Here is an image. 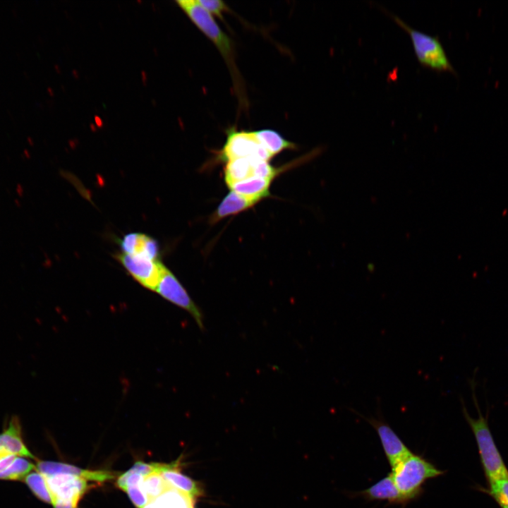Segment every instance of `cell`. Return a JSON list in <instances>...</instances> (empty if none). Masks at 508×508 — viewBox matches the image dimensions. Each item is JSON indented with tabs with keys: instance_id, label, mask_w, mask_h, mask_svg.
<instances>
[{
	"instance_id": "1",
	"label": "cell",
	"mask_w": 508,
	"mask_h": 508,
	"mask_svg": "<svg viewBox=\"0 0 508 508\" xmlns=\"http://www.w3.org/2000/svg\"><path fill=\"white\" fill-rule=\"evenodd\" d=\"M475 375L469 379L468 382L472 400L478 411L477 418L471 416L461 397L460 402L462 413L474 435L485 476L490 483L507 478L508 469L495 442L488 425V416H484L480 408L476 392Z\"/></svg>"
},
{
	"instance_id": "2",
	"label": "cell",
	"mask_w": 508,
	"mask_h": 508,
	"mask_svg": "<svg viewBox=\"0 0 508 508\" xmlns=\"http://www.w3.org/2000/svg\"><path fill=\"white\" fill-rule=\"evenodd\" d=\"M445 473L424 457L411 452L395 466L390 475L406 503L421 495L429 479Z\"/></svg>"
},
{
	"instance_id": "3",
	"label": "cell",
	"mask_w": 508,
	"mask_h": 508,
	"mask_svg": "<svg viewBox=\"0 0 508 508\" xmlns=\"http://www.w3.org/2000/svg\"><path fill=\"white\" fill-rule=\"evenodd\" d=\"M178 6L195 26L210 40L219 50L232 73L234 81L239 82V74L235 62L234 45L229 37L198 2L195 0H179Z\"/></svg>"
},
{
	"instance_id": "4",
	"label": "cell",
	"mask_w": 508,
	"mask_h": 508,
	"mask_svg": "<svg viewBox=\"0 0 508 508\" xmlns=\"http://www.w3.org/2000/svg\"><path fill=\"white\" fill-rule=\"evenodd\" d=\"M382 10L409 35L416 59L423 67L437 72L455 73L454 68L437 37L415 30L397 15L385 8Z\"/></svg>"
},
{
	"instance_id": "5",
	"label": "cell",
	"mask_w": 508,
	"mask_h": 508,
	"mask_svg": "<svg viewBox=\"0 0 508 508\" xmlns=\"http://www.w3.org/2000/svg\"><path fill=\"white\" fill-rule=\"evenodd\" d=\"M219 158L224 162L238 158H254L269 162L273 157L259 143L254 131L231 129L227 132Z\"/></svg>"
},
{
	"instance_id": "6",
	"label": "cell",
	"mask_w": 508,
	"mask_h": 508,
	"mask_svg": "<svg viewBox=\"0 0 508 508\" xmlns=\"http://www.w3.org/2000/svg\"><path fill=\"white\" fill-rule=\"evenodd\" d=\"M160 296L187 311L201 329H204V316L176 277L167 267L155 289Z\"/></svg>"
},
{
	"instance_id": "7",
	"label": "cell",
	"mask_w": 508,
	"mask_h": 508,
	"mask_svg": "<svg viewBox=\"0 0 508 508\" xmlns=\"http://www.w3.org/2000/svg\"><path fill=\"white\" fill-rule=\"evenodd\" d=\"M116 258L129 274L143 287L155 291L167 267L160 260L138 255L116 254Z\"/></svg>"
},
{
	"instance_id": "8",
	"label": "cell",
	"mask_w": 508,
	"mask_h": 508,
	"mask_svg": "<svg viewBox=\"0 0 508 508\" xmlns=\"http://www.w3.org/2000/svg\"><path fill=\"white\" fill-rule=\"evenodd\" d=\"M350 410L365 419L376 430L391 468L395 466L412 452L385 421L380 413L376 418L365 417L352 409Z\"/></svg>"
},
{
	"instance_id": "9",
	"label": "cell",
	"mask_w": 508,
	"mask_h": 508,
	"mask_svg": "<svg viewBox=\"0 0 508 508\" xmlns=\"http://www.w3.org/2000/svg\"><path fill=\"white\" fill-rule=\"evenodd\" d=\"M53 502L56 500L77 501L89 488L87 480L71 474L60 473L44 477Z\"/></svg>"
},
{
	"instance_id": "10",
	"label": "cell",
	"mask_w": 508,
	"mask_h": 508,
	"mask_svg": "<svg viewBox=\"0 0 508 508\" xmlns=\"http://www.w3.org/2000/svg\"><path fill=\"white\" fill-rule=\"evenodd\" d=\"M180 464L179 460L171 464H159V472L170 487L195 500L203 495L202 488L198 482L180 471Z\"/></svg>"
},
{
	"instance_id": "11",
	"label": "cell",
	"mask_w": 508,
	"mask_h": 508,
	"mask_svg": "<svg viewBox=\"0 0 508 508\" xmlns=\"http://www.w3.org/2000/svg\"><path fill=\"white\" fill-rule=\"evenodd\" d=\"M37 469L44 476L66 473L80 477L86 480L102 483L114 478L112 472L109 471H90L82 469L75 466L54 461H40Z\"/></svg>"
},
{
	"instance_id": "12",
	"label": "cell",
	"mask_w": 508,
	"mask_h": 508,
	"mask_svg": "<svg viewBox=\"0 0 508 508\" xmlns=\"http://www.w3.org/2000/svg\"><path fill=\"white\" fill-rule=\"evenodd\" d=\"M0 445L6 454L34 458L23 441L21 425L16 416L10 418L3 433L0 434Z\"/></svg>"
},
{
	"instance_id": "13",
	"label": "cell",
	"mask_w": 508,
	"mask_h": 508,
	"mask_svg": "<svg viewBox=\"0 0 508 508\" xmlns=\"http://www.w3.org/2000/svg\"><path fill=\"white\" fill-rule=\"evenodd\" d=\"M368 500H385L389 504H406L390 475L356 494Z\"/></svg>"
},
{
	"instance_id": "14",
	"label": "cell",
	"mask_w": 508,
	"mask_h": 508,
	"mask_svg": "<svg viewBox=\"0 0 508 508\" xmlns=\"http://www.w3.org/2000/svg\"><path fill=\"white\" fill-rule=\"evenodd\" d=\"M272 182L270 179L252 176L232 183L228 187L230 190L258 203L261 200L270 196Z\"/></svg>"
},
{
	"instance_id": "15",
	"label": "cell",
	"mask_w": 508,
	"mask_h": 508,
	"mask_svg": "<svg viewBox=\"0 0 508 508\" xmlns=\"http://www.w3.org/2000/svg\"><path fill=\"white\" fill-rule=\"evenodd\" d=\"M257 203L234 191L230 190L211 215L210 221L212 223H216L226 217L247 210Z\"/></svg>"
},
{
	"instance_id": "16",
	"label": "cell",
	"mask_w": 508,
	"mask_h": 508,
	"mask_svg": "<svg viewBox=\"0 0 508 508\" xmlns=\"http://www.w3.org/2000/svg\"><path fill=\"white\" fill-rule=\"evenodd\" d=\"M254 158H238L226 162L224 181L227 186L254 176Z\"/></svg>"
},
{
	"instance_id": "17",
	"label": "cell",
	"mask_w": 508,
	"mask_h": 508,
	"mask_svg": "<svg viewBox=\"0 0 508 508\" xmlns=\"http://www.w3.org/2000/svg\"><path fill=\"white\" fill-rule=\"evenodd\" d=\"M193 502L189 496L171 487L143 508H194Z\"/></svg>"
},
{
	"instance_id": "18",
	"label": "cell",
	"mask_w": 508,
	"mask_h": 508,
	"mask_svg": "<svg viewBox=\"0 0 508 508\" xmlns=\"http://www.w3.org/2000/svg\"><path fill=\"white\" fill-rule=\"evenodd\" d=\"M259 143L274 157L285 150H294L296 145L285 139L277 131L272 129H262L254 131Z\"/></svg>"
},
{
	"instance_id": "19",
	"label": "cell",
	"mask_w": 508,
	"mask_h": 508,
	"mask_svg": "<svg viewBox=\"0 0 508 508\" xmlns=\"http://www.w3.org/2000/svg\"><path fill=\"white\" fill-rule=\"evenodd\" d=\"M141 487L150 501L155 500L171 488L162 475L157 472L144 477Z\"/></svg>"
},
{
	"instance_id": "20",
	"label": "cell",
	"mask_w": 508,
	"mask_h": 508,
	"mask_svg": "<svg viewBox=\"0 0 508 508\" xmlns=\"http://www.w3.org/2000/svg\"><path fill=\"white\" fill-rule=\"evenodd\" d=\"M35 466L28 460L16 457L12 464L0 472V478L6 480H19L24 478Z\"/></svg>"
},
{
	"instance_id": "21",
	"label": "cell",
	"mask_w": 508,
	"mask_h": 508,
	"mask_svg": "<svg viewBox=\"0 0 508 508\" xmlns=\"http://www.w3.org/2000/svg\"><path fill=\"white\" fill-rule=\"evenodd\" d=\"M25 482L32 492L41 500L52 504V497L46 478L40 473H32L25 477Z\"/></svg>"
},
{
	"instance_id": "22",
	"label": "cell",
	"mask_w": 508,
	"mask_h": 508,
	"mask_svg": "<svg viewBox=\"0 0 508 508\" xmlns=\"http://www.w3.org/2000/svg\"><path fill=\"white\" fill-rule=\"evenodd\" d=\"M488 483L486 492L495 500L500 508H508V477Z\"/></svg>"
},
{
	"instance_id": "23",
	"label": "cell",
	"mask_w": 508,
	"mask_h": 508,
	"mask_svg": "<svg viewBox=\"0 0 508 508\" xmlns=\"http://www.w3.org/2000/svg\"><path fill=\"white\" fill-rule=\"evenodd\" d=\"M212 16L223 18V13L229 11L228 6L221 0H197Z\"/></svg>"
},
{
	"instance_id": "24",
	"label": "cell",
	"mask_w": 508,
	"mask_h": 508,
	"mask_svg": "<svg viewBox=\"0 0 508 508\" xmlns=\"http://www.w3.org/2000/svg\"><path fill=\"white\" fill-rule=\"evenodd\" d=\"M142 484L135 485L128 487L125 492L129 496L132 502L138 508H143L149 502V499L144 492L141 487Z\"/></svg>"
},
{
	"instance_id": "25",
	"label": "cell",
	"mask_w": 508,
	"mask_h": 508,
	"mask_svg": "<svg viewBox=\"0 0 508 508\" xmlns=\"http://www.w3.org/2000/svg\"><path fill=\"white\" fill-rule=\"evenodd\" d=\"M15 458L16 456L13 454H0V472L8 467Z\"/></svg>"
},
{
	"instance_id": "26",
	"label": "cell",
	"mask_w": 508,
	"mask_h": 508,
	"mask_svg": "<svg viewBox=\"0 0 508 508\" xmlns=\"http://www.w3.org/2000/svg\"><path fill=\"white\" fill-rule=\"evenodd\" d=\"M78 502L56 500L53 502L54 508H76Z\"/></svg>"
}]
</instances>
